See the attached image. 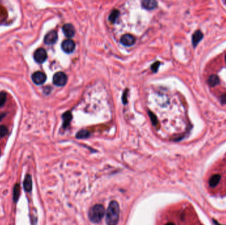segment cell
Masks as SVG:
<instances>
[{"label": "cell", "mask_w": 226, "mask_h": 225, "mask_svg": "<svg viewBox=\"0 0 226 225\" xmlns=\"http://www.w3.org/2000/svg\"><path fill=\"white\" fill-rule=\"evenodd\" d=\"M120 218L119 205L116 201L110 202L106 212L105 222L107 225H117Z\"/></svg>", "instance_id": "cell-1"}, {"label": "cell", "mask_w": 226, "mask_h": 225, "mask_svg": "<svg viewBox=\"0 0 226 225\" xmlns=\"http://www.w3.org/2000/svg\"><path fill=\"white\" fill-rule=\"evenodd\" d=\"M106 213L104 207L101 204L95 205L89 211V220L93 223H99Z\"/></svg>", "instance_id": "cell-2"}, {"label": "cell", "mask_w": 226, "mask_h": 225, "mask_svg": "<svg viewBox=\"0 0 226 225\" xmlns=\"http://www.w3.org/2000/svg\"><path fill=\"white\" fill-rule=\"evenodd\" d=\"M68 81L67 75L63 72H58L53 77V83L58 87H63Z\"/></svg>", "instance_id": "cell-3"}, {"label": "cell", "mask_w": 226, "mask_h": 225, "mask_svg": "<svg viewBox=\"0 0 226 225\" xmlns=\"http://www.w3.org/2000/svg\"><path fill=\"white\" fill-rule=\"evenodd\" d=\"M34 59L39 64L44 63L47 59V53L44 48H39L34 53Z\"/></svg>", "instance_id": "cell-4"}, {"label": "cell", "mask_w": 226, "mask_h": 225, "mask_svg": "<svg viewBox=\"0 0 226 225\" xmlns=\"http://www.w3.org/2000/svg\"><path fill=\"white\" fill-rule=\"evenodd\" d=\"M32 80L36 84H42L45 83L46 80V76L44 73L41 71H36L32 75Z\"/></svg>", "instance_id": "cell-5"}, {"label": "cell", "mask_w": 226, "mask_h": 225, "mask_svg": "<svg viewBox=\"0 0 226 225\" xmlns=\"http://www.w3.org/2000/svg\"><path fill=\"white\" fill-rule=\"evenodd\" d=\"M75 42L70 39L65 40L62 43V49L67 54L71 53L75 50Z\"/></svg>", "instance_id": "cell-6"}, {"label": "cell", "mask_w": 226, "mask_h": 225, "mask_svg": "<svg viewBox=\"0 0 226 225\" xmlns=\"http://www.w3.org/2000/svg\"><path fill=\"white\" fill-rule=\"evenodd\" d=\"M58 40V34L56 31L52 30L48 33H47L45 36L44 42L47 45H52L56 43Z\"/></svg>", "instance_id": "cell-7"}, {"label": "cell", "mask_w": 226, "mask_h": 225, "mask_svg": "<svg viewBox=\"0 0 226 225\" xmlns=\"http://www.w3.org/2000/svg\"><path fill=\"white\" fill-rule=\"evenodd\" d=\"M135 38L131 34H126L122 36L120 38V42L126 46H130L135 43Z\"/></svg>", "instance_id": "cell-8"}, {"label": "cell", "mask_w": 226, "mask_h": 225, "mask_svg": "<svg viewBox=\"0 0 226 225\" xmlns=\"http://www.w3.org/2000/svg\"><path fill=\"white\" fill-rule=\"evenodd\" d=\"M62 30L66 36L68 38L73 37L76 34V29L70 23L64 25L62 27Z\"/></svg>", "instance_id": "cell-9"}, {"label": "cell", "mask_w": 226, "mask_h": 225, "mask_svg": "<svg viewBox=\"0 0 226 225\" xmlns=\"http://www.w3.org/2000/svg\"><path fill=\"white\" fill-rule=\"evenodd\" d=\"M23 187H24V189H25V190L28 193H30L32 191L33 180H32L31 175L27 174L25 176V179H24V180H23Z\"/></svg>", "instance_id": "cell-10"}, {"label": "cell", "mask_w": 226, "mask_h": 225, "mask_svg": "<svg viewBox=\"0 0 226 225\" xmlns=\"http://www.w3.org/2000/svg\"><path fill=\"white\" fill-rule=\"evenodd\" d=\"M203 38V34L200 30H197L192 35V44L195 47L198 45V44L200 42V40Z\"/></svg>", "instance_id": "cell-11"}, {"label": "cell", "mask_w": 226, "mask_h": 225, "mask_svg": "<svg viewBox=\"0 0 226 225\" xmlns=\"http://www.w3.org/2000/svg\"><path fill=\"white\" fill-rule=\"evenodd\" d=\"M21 194V187L19 184H15L13 187V199L14 203H17L19 199Z\"/></svg>", "instance_id": "cell-12"}, {"label": "cell", "mask_w": 226, "mask_h": 225, "mask_svg": "<svg viewBox=\"0 0 226 225\" xmlns=\"http://www.w3.org/2000/svg\"><path fill=\"white\" fill-rule=\"evenodd\" d=\"M157 2L155 1H152V0H150V1H144L142 2V7L146 9H153L157 7Z\"/></svg>", "instance_id": "cell-13"}, {"label": "cell", "mask_w": 226, "mask_h": 225, "mask_svg": "<svg viewBox=\"0 0 226 225\" xmlns=\"http://www.w3.org/2000/svg\"><path fill=\"white\" fill-rule=\"evenodd\" d=\"M221 179V176L219 174L213 175L209 180V185L212 187H214L218 185L219 180Z\"/></svg>", "instance_id": "cell-14"}, {"label": "cell", "mask_w": 226, "mask_h": 225, "mask_svg": "<svg viewBox=\"0 0 226 225\" xmlns=\"http://www.w3.org/2000/svg\"><path fill=\"white\" fill-rule=\"evenodd\" d=\"M208 83L210 87H215L219 83V79L216 75H212L209 77L208 79Z\"/></svg>", "instance_id": "cell-15"}, {"label": "cell", "mask_w": 226, "mask_h": 225, "mask_svg": "<svg viewBox=\"0 0 226 225\" xmlns=\"http://www.w3.org/2000/svg\"><path fill=\"white\" fill-rule=\"evenodd\" d=\"M64 119V127H66V126L69 124L70 120L71 119V114L70 112H66L63 115Z\"/></svg>", "instance_id": "cell-16"}, {"label": "cell", "mask_w": 226, "mask_h": 225, "mask_svg": "<svg viewBox=\"0 0 226 225\" xmlns=\"http://www.w3.org/2000/svg\"><path fill=\"white\" fill-rule=\"evenodd\" d=\"M89 136L90 133L87 131L81 130L77 133V134L76 135V137L77 139H85V138H87Z\"/></svg>", "instance_id": "cell-17"}, {"label": "cell", "mask_w": 226, "mask_h": 225, "mask_svg": "<svg viewBox=\"0 0 226 225\" xmlns=\"http://www.w3.org/2000/svg\"><path fill=\"white\" fill-rule=\"evenodd\" d=\"M118 15H119V12L117 10L113 11L109 16V21L112 23H114L116 20L117 19V18L118 17Z\"/></svg>", "instance_id": "cell-18"}, {"label": "cell", "mask_w": 226, "mask_h": 225, "mask_svg": "<svg viewBox=\"0 0 226 225\" xmlns=\"http://www.w3.org/2000/svg\"><path fill=\"white\" fill-rule=\"evenodd\" d=\"M7 100V94L5 92H1L0 93V107H2L6 102Z\"/></svg>", "instance_id": "cell-19"}, {"label": "cell", "mask_w": 226, "mask_h": 225, "mask_svg": "<svg viewBox=\"0 0 226 225\" xmlns=\"http://www.w3.org/2000/svg\"><path fill=\"white\" fill-rule=\"evenodd\" d=\"M8 133V129L5 125H0V137H3Z\"/></svg>", "instance_id": "cell-20"}, {"label": "cell", "mask_w": 226, "mask_h": 225, "mask_svg": "<svg viewBox=\"0 0 226 225\" xmlns=\"http://www.w3.org/2000/svg\"><path fill=\"white\" fill-rule=\"evenodd\" d=\"M159 65H160V63H159V62H157V63H155L154 65H153L151 66V69H152L153 71H154V72L157 71Z\"/></svg>", "instance_id": "cell-21"}, {"label": "cell", "mask_w": 226, "mask_h": 225, "mask_svg": "<svg viewBox=\"0 0 226 225\" xmlns=\"http://www.w3.org/2000/svg\"><path fill=\"white\" fill-rule=\"evenodd\" d=\"M221 102L223 104H226V95H223L221 97Z\"/></svg>", "instance_id": "cell-22"}, {"label": "cell", "mask_w": 226, "mask_h": 225, "mask_svg": "<svg viewBox=\"0 0 226 225\" xmlns=\"http://www.w3.org/2000/svg\"><path fill=\"white\" fill-rule=\"evenodd\" d=\"M166 225H175L173 222H168Z\"/></svg>", "instance_id": "cell-23"}, {"label": "cell", "mask_w": 226, "mask_h": 225, "mask_svg": "<svg viewBox=\"0 0 226 225\" xmlns=\"http://www.w3.org/2000/svg\"><path fill=\"white\" fill-rule=\"evenodd\" d=\"M225 62H226V55H225Z\"/></svg>", "instance_id": "cell-24"}, {"label": "cell", "mask_w": 226, "mask_h": 225, "mask_svg": "<svg viewBox=\"0 0 226 225\" xmlns=\"http://www.w3.org/2000/svg\"><path fill=\"white\" fill-rule=\"evenodd\" d=\"M0 154H1V151H0Z\"/></svg>", "instance_id": "cell-25"}, {"label": "cell", "mask_w": 226, "mask_h": 225, "mask_svg": "<svg viewBox=\"0 0 226 225\" xmlns=\"http://www.w3.org/2000/svg\"><path fill=\"white\" fill-rule=\"evenodd\" d=\"M225 3H226V1H225Z\"/></svg>", "instance_id": "cell-26"}]
</instances>
